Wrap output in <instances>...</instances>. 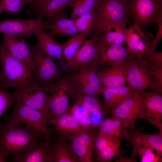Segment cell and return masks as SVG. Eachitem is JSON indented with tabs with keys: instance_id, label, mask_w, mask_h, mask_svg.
Segmentation results:
<instances>
[{
	"instance_id": "d590c367",
	"label": "cell",
	"mask_w": 162,
	"mask_h": 162,
	"mask_svg": "<svg viewBox=\"0 0 162 162\" xmlns=\"http://www.w3.org/2000/svg\"><path fill=\"white\" fill-rule=\"evenodd\" d=\"M15 98L12 93L0 87V124L1 119L6 110L14 104Z\"/></svg>"
},
{
	"instance_id": "f1b7e54d",
	"label": "cell",
	"mask_w": 162,
	"mask_h": 162,
	"mask_svg": "<svg viewBox=\"0 0 162 162\" xmlns=\"http://www.w3.org/2000/svg\"><path fill=\"white\" fill-rule=\"evenodd\" d=\"M72 100L75 104H80L93 115L100 118L107 117L106 110L99 96L75 94Z\"/></svg>"
},
{
	"instance_id": "f546056e",
	"label": "cell",
	"mask_w": 162,
	"mask_h": 162,
	"mask_svg": "<svg viewBox=\"0 0 162 162\" xmlns=\"http://www.w3.org/2000/svg\"><path fill=\"white\" fill-rule=\"evenodd\" d=\"M124 129L122 122L112 116L110 118H105L99 124L98 131L121 140L124 138L123 134Z\"/></svg>"
},
{
	"instance_id": "7c38bea8",
	"label": "cell",
	"mask_w": 162,
	"mask_h": 162,
	"mask_svg": "<svg viewBox=\"0 0 162 162\" xmlns=\"http://www.w3.org/2000/svg\"><path fill=\"white\" fill-rule=\"evenodd\" d=\"M100 38L92 35L90 38L86 39L73 58L66 63V69L70 71H78L97 63L100 54Z\"/></svg>"
},
{
	"instance_id": "8d00e7d4",
	"label": "cell",
	"mask_w": 162,
	"mask_h": 162,
	"mask_svg": "<svg viewBox=\"0 0 162 162\" xmlns=\"http://www.w3.org/2000/svg\"><path fill=\"white\" fill-rule=\"evenodd\" d=\"M4 6L5 11L9 15L19 13L27 4H29V0H0Z\"/></svg>"
},
{
	"instance_id": "7402d4cb",
	"label": "cell",
	"mask_w": 162,
	"mask_h": 162,
	"mask_svg": "<svg viewBox=\"0 0 162 162\" xmlns=\"http://www.w3.org/2000/svg\"><path fill=\"white\" fill-rule=\"evenodd\" d=\"M51 124L62 135L68 139L80 131L94 128L92 126L84 125L74 113L68 111L53 119Z\"/></svg>"
},
{
	"instance_id": "d4e9b609",
	"label": "cell",
	"mask_w": 162,
	"mask_h": 162,
	"mask_svg": "<svg viewBox=\"0 0 162 162\" xmlns=\"http://www.w3.org/2000/svg\"><path fill=\"white\" fill-rule=\"evenodd\" d=\"M75 0H52L49 2L32 9H28V16L48 20L64 10L68 6L72 7Z\"/></svg>"
},
{
	"instance_id": "8fae6325",
	"label": "cell",
	"mask_w": 162,
	"mask_h": 162,
	"mask_svg": "<svg viewBox=\"0 0 162 162\" xmlns=\"http://www.w3.org/2000/svg\"><path fill=\"white\" fill-rule=\"evenodd\" d=\"M48 22L40 18L27 20H8L0 22V34L24 37L30 39L32 35L40 30L48 29Z\"/></svg>"
},
{
	"instance_id": "277c9868",
	"label": "cell",
	"mask_w": 162,
	"mask_h": 162,
	"mask_svg": "<svg viewBox=\"0 0 162 162\" xmlns=\"http://www.w3.org/2000/svg\"><path fill=\"white\" fill-rule=\"evenodd\" d=\"M128 7L129 18L143 30L162 16V0H129Z\"/></svg>"
},
{
	"instance_id": "52a82bcc",
	"label": "cell",
	"mask_w": 162,
	"mask_h": 162,
	"mask_svg": "<svg viewBox=\"0 0 162 162\" xmlns=\"http://www.w3.org/2000/svg\"><path fill=\"white\" fill-rule=\"evenodd\" d=\"M126 68L128 86L136 90L153 91L154 71L143 58H136L128 61Z\"/></svg>"
},
{
	"instance_id": "ac0fdd59",
	"label": "cell",
	"mask_w": 162,
	"mask_h": 162,
	"mask_svg": "<svg viewBox=\"0 0 162 162\" xmlns=\"http://www.w3.org/2000/svg\"><path fill=\"white\" fill-rule=\"evenodd\" d=\"M133 58L126 47L121 45L104 44L100 38V54L97 61L98 68L125 64Z\"/></svg>"
},
{
	"instance_id": "7a4b0ae2",
	"label": "cell",
	"mask_w": 162,
	"mask_h": 162,
	"mask_svg": "<svg viewBox=\"0 0 162 162\" xmlns=\"http://www.w3.org/2000/svg\"><path fill=\"white\" fill-rule=\"evenodd\" d=\"M0 59L2 69V87L17 88L38 81L33 76V70L29 65L10 56L0 44Z\"/></svg>"
},
{
	"instance_id": "74e56055",
	"label": "cell",
	"mask_w": 162,
	"mask_h": 162,
	"mask_svg": "<svg viewBox=\"0 0 162 162\" xmlns=\"http://www.w3.org/2000/svg\"><path fill=\"white\" fill-rule=\"evenodd\" d=\"M152 148L146 147L142 148L139 151L138 156H141L140 162H161V156L157 153H155Z\"/></svg>"
},
{
	"instance_id": "ba28073f",
	"label": "cell",
	"mask_w": 162,
	"mask_h": 162,
	"mask_svg": "<svg viewBox=\"0 0 162 162\" xmlns=\"http://www.w3.org/2000/svg\"><path fill=\"white\" fill-rule=\"evenodd\" d=\"M49 95V108L52 120L68 111L70 88L68 74L45 88Z\"/></svg>"
},
{
	"instance_id": "30bf717a",
	"label": "cell",
	"mask_w": 162,
	"mask_h": 162,
	"mask_svg": "<svg viewBox=\"0 0 162 162\" xmlns=\"http://www.w3.org/2000/svg\"><path fill=\"white\" fill-rule=\"evenodd\" d=\"M138 91L140 104L138 119L146 121L162 132V93Z\"/></svg>"
},
{
	"instance_id": "484cf974",
	"label": "cell",
	"mask_w": 162,
	"mask_h": 162,
	"mask_svg": "<svg viewBox=\"0 0 162 162\" xmlns=\"http://www.w3.org/2000/svg\"><path fill=\"white\" fill-rule=\"evenodd\" d=\"M135 90L129 86L116 88H104L102 94L103 96V105L105 110L112 111L130 98Z\"/></svg>"
},
{
	"instance_id": "ab89813d",
	"label": "cell",
	"mask_w": 162,
	"mask_h": 162,
	"mask_svg": "<svg viewBox=\"0 0 162 162\" xmlns=\"http://www.w3.org/2000/svg\"><path fill=\"white\" fill-rule=\"evenodd\" d=\"M52 0H29L30 6L29 9H32L44 5Z\"/></svg>"
},
{
	"instance_id": "d6986e66",
	"label": "cell",
	"mask_w": 162,
	"mask_h": 162,
	"mask_svg": "<svg viewBox=\"0 0 162 162\" xmlns=\"http://www.w3.org/2000/svg\"><path fill=\"white\" fill-rule=\"evenodd\" d=\"M120 140L98 131L94 142V151L98 162H110L121 154Z\"/></svg>"
},
{
	"instance_id": "60d3db41",
	"label": "cell",
	"mask_w": 162,
	"mask_h": 162,
	"mask_svg": "<svg viewBox=\"0 0 162 162\" xmlns=\"http://www.w3.org/2000/svg\"><path fill=\"white\" fill-rule=\"evenodd\" d=\"M117 158L114 162H136V158L133 156L130 157H124L120 154L117 156Z\"/></svg>"
},
{
	"instance_id": "cb8c5ba5",
	"label": "cell",
	"mask_w": 162,
	"mask_h": 162,
	"mask_svg": "<svg viewBox=\"0 0 162 162\" xmlns=\"http://www.w3.org/2000/svg\"><path fill=\"white\" fill-rule=\"evenodd\" d=\"M47 21L48 33L53 37L61 35L71 37L79 33L75 20L67 18L64 10Z\"/></svg>"
},
{
	"instance_id": "d6a6232c",
	"label": "cell",
	"mask_w": 162,
	"mask_h": 162,
	"mask_svg": "<svg viewBox=\"0 0 162 162\" xmlns=\"http://www.w3.org/2000/svg\"><path fill=\"white\" fill-rule=\"evenodd\" d=\"M96 9L87 12L75 20L79 33L91 34L95 25Z\"/></svg>"
},
{
	"instance_id": "603a6c76",
	"label": "cell",
	"mask_w": 162,
	"mask_h": 162,
	"mask_svg": "<svg viewBox=\"0 0 162 162\" xmlns=\"http://www.w3.org/2000/svg\"><path fill=\"white\" fill-rule=\"evenodd\" d=\"M37 38L35 44L44 54L57 59V63L64 62L62 56V44L57 42L53 36L44 30L38 31L34 34Z\"/></svg>"
},
{
	"instance_id": "5bb4252c",
	"label": "cell",
	"mask_w": 162,
	"mask_h": 162,
	"mask_svg": "<svg viewBox=\"0 0 162 162\" xmlns=\"http://www.w3.org/2000/svg\"><path fill=\"white\" fill-rule=\"evenodd\" d=\"M154 38L134 23L125 30L126 47L134 58L141 57L149 50Z\"/></svg>"
},
{
	"instance_id": "2e32d148",
	"label": "cell",
	"mask_w": 162,
	"mask_h": 162,
	"mask_svg": "<svg viewBox=\"0 0 162 162\" xmlns=\"http://www.w3.org/2000/svg\"><path fill=\"white\" fill-rule=\"evenodd\" d=\"M140 104L138 90L135 91L131 97L111 111L112 116L120 120L125 129L136 128L135 122L138 118Z\"/></svg>"
},
{
	"instance_id": "83f0119b",
	"label": "cell",
	"mask_w": 162,
	"mask_h": 162,
	"mask_svg": "<svg viewBox=\"0 0 162 162\" xmlns=\"http://www.w3.org/2000/svg\"><path fill=\"white\" fill-rule=\"evenodd\" d=\"M128 22H121L110 25L102 33L100 38L104 44L123 45L125 43V30Z\"/></svg>"
},
{
	"instance_id": "44dd1931",
	"label": "cell",
	"mask_w": 162,
	"mask_h": 162,
	"mask_svg": "<svg viewBox=\"0 0 162 162\" xmlns=\"http://www.w3.org/2000/svg\"><path fill=\"white\" fill-rule=\"evenodd\" d=\"M11 162H53L52 139L50 135L45 137L33 148L16 158Z\"/></svg>"
},
{
	"instance_id": "8992f818",
	"label": "cell",
	"mask_w": 162,
	"mask_h": 162,
	"mask_svg": "<svg viewBox=\"0 0 162 162\" xmlns=\"http://www.w3.org/2000/svg\"><path fill=\"white\" fill-rule=\"evenodd\" d=\"M29 45L36 70L34 77L42 86H50L64 75L52 58L43 53L35 44Z\"/></svg>"
},
{
	"instance_id": "6da1fadb",
	"label": "cell",
	"mask_w": 162,
	"mask_h": 162,
	"mask_svg": "<svg viewBox=\"0 0 162 162\" xmlns=\"http://www.w3.org/2000/svg\"><path fill=\"white\" fill-rule=\"evenodd\" d=\"M3 119L0 124V153L6 159L10 155L13 158L23 154L43 140L42 134L9 119L6 115Z\"/></svg>"
},
{
	"instance_id": "7bdbcfd3",
	"label": "cell",
	"mask_w": 162,
	"mask_h": 162,
	"mask_svg": "<svg viewBox=\"0 0 162 162\" xmlns=\"http://www.w3.org/2000/svg\"><path fill=\"white\" fill-rule=\"evenodd\" d=\"M3 81L2 74L0 71V87H2Z\"/></svg>"
},
{
	"instance_id": "4fadbf2b",
	"label": "cell",
	"mask_w": 162,
	"mask_h": 162,
	"mask_svg": "<svg viewBox=\"0 0 162 162\" xmlns=\"http://www.w3.org/2000/svg\"><path fill=\"white\" fill-rule=\"evenodd\" d=\"M124 137L132 146V156L136 158L138 153L142 148L149 147L153 148L157 153L162 156V132L147 134L141 132L136 128L131 129H124Z\"/></svg>"
},
{
	"instance_id": "f6af8a7d",
	"label": "cell",
	"mask_w": 162,
	"mask_h": 162,
	"mask_svg": "<svg viewBox=\"0 0 162 162\" xmlns=\"http://www.w3.org/2000/svg\"></svg>"
},
{
	"instance_id": "9c48e42d",
	"label": "cell",
	"mask_w": 162,
	"mask_h": 162,
	"mask_svg": "<svg viewBox=\"0 0 162 162\" xmlns=\"http://www.w3.org/2000/svg\"><path fill=\"white\" fill-rule=\"evenodd\" d=\"M45 88L38 82L19 87L12 94L27 106L39 110L47 117L51 123L49 108V95Z\"/></svg>"
},
{
	"instance_id": "9a60e30c",
	"label": "cell",
	"mask_w": 162,
	"mask_h": 162,
	"mask_svg": "<svg viewBox=\"0 0 162 162\" xmlns=\"http://www.w3.org/2000/svg\"><path fill=\"white\" fill-rule=\"evenodd\" d=\"M94 128L80 131L69 138L70 145L79 162H92L97 135Z\"/></svg>"
},
{
	"instance_id": "ee69618b",
	"label": "cell",
	"mask_w": 162,
	"mask_h": 162,
	"mask_svg": "<svg viewBox=\"0 0 162 162\" xmlns=\"http://www.w3.org/2000/svg\"><path fill=\"white\" fill-rule=\"evenodd\" d=\"M6 159L3 155L0 153V162H5Z\"/></svg>"
},
{
	"instance_id": "1f68e13d",
	"label": "cell",
	"mask_w": 162,
	"mask_h": 162,
	"mask_svg": "<svg viewBox=\"0 0 162 162\" xmlns=\"http://www.w3.org/2000/svg\"><path fill=\"white\" fill-rule=\"evenodd\" d=\"M98 67L97 62L88 65L79 70L81 75L99 94H102V87L97 74Z\"/></svg>"
},
{
	"instance_id": "ffe728a7",
	"label": "cell",
	"mask_w": 162,
	"mask_h": 162,
	"mask_svg": "<svg viewBox=\"0 0 162 162\" xmlns=\"http://www.w3.org/2000/svg\"><path fill=\"white\" fill-rule=\"evenodd\" d=\"M126 63L114 66H106V67L102 68H98L97 74L103 88H116L126 86Z\"/></svg>"
},
{
	"instance_id": "b9f144b4",
	"label": "cell",
	"mask_w": 162,
	"mask_h": 162,
	"mask_svg": "<svg viewBox=\"0 0 162 162\" xmlns=\"http://www.w3.org/2000/svg\"><path fill=\"white\" fill-rule=\"evenodd\" d=\"M5 11L4 6L2 3L0 1V15Z\"/></svg>"
},
{
	"instance_id": "e0dca14e",
	"label": "cell",
	"mask_w": 162,
	"mask_h": 162,
	"mask_svg": "<svg viewBox=\"0 0 162 162\" xmlns=\"http://www.w3.org/2000/svg\"><path fill=\"white\" fill-rule=\"evenodd\" d=\"M3 40L2 47L10 56L29 65L34 73L36 70L32 58L29 45L23 37L3 34Z\"/></svg>"
},
{
	"instance_id": "4dcf8cb0",
	"label": "cell",
	"mask_w": 162,
	"mask_h": 162,
	"mask_svg": "<svg viewBox=\"0 0 162 162\" xmlns=\"http://www.w3.org/2000/svg\"><path fill=\"white\" fill-rule=\"evenodd\" d=\"M89 35L88 33H79L71 37L66 42L63 44L64 61L67 63L73 58Z\"/></svg>"
},
{
	"instance_id": "4316f807",
	"label": "cell",
	"mask_w": 162,
	"mask_h": 162,
	"mask_svg": "<svg viewBox=\"0 0 162 162\" xmlns=\"http://www.w3.org/2000/svg\"><path fill=\"white\" fill-rule=\"evenodd\" d=\"M52 139L53 162H79L70 144L62 135Z\"/></svg>"
},
{
	"instance_id": "5b68a950",
	"label": "cell",
	"mask_w": 162,
	"mask_h": 162,
	"mask_svg": "<svg viewBox=\"0 0 162 162\" xmlns=\"http://www.w3.org/2000/svg\"><path fill=\"white\" fill-rule=\"evenodd\" d=\"M11 115H6L9 120L22 123L37 132L41 133L45 137L50 135L47 124V117L43 112L30 108L15 98Z\"/></svg>"
},
{
	"instance_id": "f35d334b",
	"label": "cell",
	"mask_w": 162,
	"mask_h": 162,
	"mask_svg": "<svg viewBox=\"0 0 162 162\" xmlns=\"http://www.w3.org/2000/svg\"><path fill=\"white\" fill-rule=\"evenodd\" d=\"M156 24L157 25L158 31L151 43L150 48L151 49H156L158 42L162 38V16L159 18Z\"/></svg>"
},
{
	"instance_id": "e575fe53",
	"label": "cell",
	"mask_w": 162,
	"mask_h": 162,
	"mask_svg": "<svg viewBox=\"0 0 162 162\" xmlns=\"http://www.w3.org/2000/svg\"><path fill=\"white\" fill-rule=\"evenodd\" d=\"M154 70L162 68V52L156 49H149L141 57Z\"/></svg>"
},
{
	"instance_id": "836d02e7",
	"label": "cell",
	"mask_w": 162,
	"mask_h": 162,
	"mask_svg": "<svg viewBox=\"0 0 162 162\" xmlns=\"http://www.w3.org/2000/svg\"><path fill=\"white\" fill-rule=\"evenodd\" d=\"M99 0H75L70 18L75 20L84 14L95 10Z\"/></svg>"
},
{
	"instance_id": "3957f363",
	"label": "cell",
	"mask_w": 162,
	"mask_h": 162,
	"mask_svg": "<svg viewBox=\"0 0 162 162\" xmlns=\"http://www.w3.org/2000/svg\"><path fill=\"white\" fill-rule=\"evenodd\" d=\"M129 0H99L95 10V22L91 34L100 38L102 33L111 25L121 22H127L129 18Z\"/></svg>"
}]
</instances>
